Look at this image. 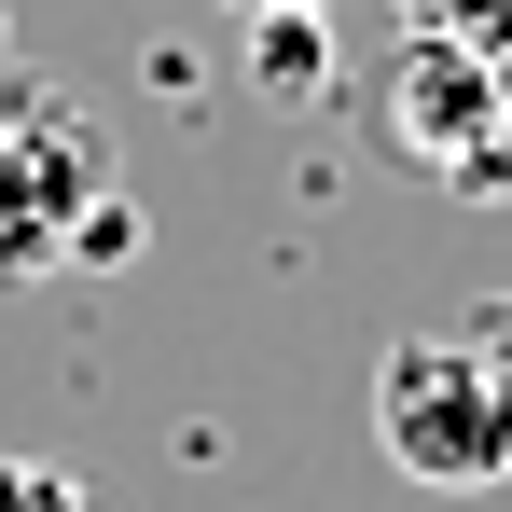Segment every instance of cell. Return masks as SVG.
<instances>
[{"label":"cell","instance_id":"obj_1","mask_svg":"<svg viewBox=\"0 0 512 512\" xmlns=\"http://www.w3.org/2000/svg\"><path fill=\"white\" fill-rule=\"evenodd\" d=\"M374 443L429 499H485L512 485V360L485 333H402L374 360Z\"/></svg>","mask_w":512,"mask_h":512},{"label":"cell","instance_id":"obj_2","mask_svg":"<svg viewBox=\"0 0 512 512\" xmlns=\"http://www.w3.org/2000/svg\"><path fill=\"white\" fill-rule=\"evenodd\" d=\"M97 194H111V153H97V125H84L56 84L0 70V277H56Z\"/></svg>","mask_w":512,"mask_h":512},{"label":"cell","instance_id":"obj_3","mask_svg":"<svg viewBox=\"0 0 512 512\" xmlns=\"http://www.w3.org/2000/svg\"><path fill=\"white\" fill-rule=\"evenodd\" d=\"M0 512H97L84 471H56V457H0Z\"/></svg>","mask_w":512,"mask_h":512},{"label":"cell","instance_id":"obj_4","mask_svg":"<svg viewBox=\"0 0 512 512\" xmlns=\"http://www.w3.org/2000/svg\"><path fill=\"white\" fill-rule=\"evenodd\" d=\"M236 14H250V28H263V14H319V0H236Z\"/></svg>","mask_w":512,"mask_h":512}]
</instances>
